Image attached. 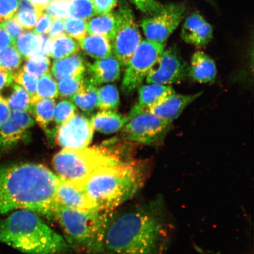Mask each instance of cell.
Returning <instances> with one entry per match:
<instances>
[{"instance_id":"35","label":"cell","mask_w":254,"mask_h":254,"mask_svg":"<svg viewBox=\"0 0 254 254\" xmlns=\"http://www.w3.org/2000/svg\"><path fill=\"white\" fill-rule=\"evenodd\" d=\"M22 57L14 45L6 48L0 52V66L11 71L20 67Z\"/></svg>"},{"instance_id":"2","label":"cell","mask_w":254,"mask_h":254,"mask_svg":"<svg viewBox=\"0 0 254 254\" xmlns=\"http://www.w3.org/2000/svg\"><path fill=\"white\" fill-rule=\"evenodd\" d=\"M58 179L42 164L18 163L0 167V217L25 209L53 218L59 205Z\"/></svg>"},{"instance_id":"10","label":"cell","mask_w":254,"mask_h":254,"mask_svg":"<svg viewBox=\"0 0 254 254\" xmlns=\"http://www.w3.org/2000/svg\"><path fill=\"white\" fill-rule=\"evenodd\" d=\"M185 5L170 3L164 5L163 10L143 19L141 26L146 40L165 44L183 20Z\"/></svg>"},{"instance_id":"11","label":"cell","mask_w":254,"mask_h":254,"mask_svg":"<svg viewBox=\"0 0 254 254\" xmlns=\"http://www.w3.org/2000/svg\"><path fill=\"white\" fill-rule=\"evenodd\" d=\"M189 65L174 47L164 50L145 78L147 83L171 85L182 83L189 76Z\"/></svg>"},{"instance_id":"17","label":"cell","mask_w":254,"mask_h":254,"mask_svg":"<svg viewBox=\"0 0 254 254\" xmlns=\"http://www.w3.org/2000/svg\"><path fill=\"white\" fill-rule=\"evenodd\" d=\"M201 94V92L188 95L174 93L164 98L149 111L160 118L173 122Z\"/></svg>"},{"instance_id":"45","label":"cell","mask_w":254,"mask_h":254,"mask_svg":"<svg viewBox=\"0 0 254 254\" xmlns=\"http://www.w3.org/2000/svg\"><path fill=\"white\" fill-rule=\"evenodd\" d=\"M13 72L0 66V94L13 82Z\"/></svg>"},{"instance_id":"7","label":"cell","mask_w":254,"mask_h":254,"mask_svg":"<svg viewBox=\"0 0 254 254\" xmlns=\"http://www.w3.org/2000/svg\"><path fill=\"white\" fill-rule=\"evenodd\" d=\"M164 49L165 44L142 40L126 66L122 85L125 94H131L141 85Z\"/></svg>"},{"instance_id":"43","label":"cell","mask_w":254,"mask_h":254,"mask_svg":"<svg viewBox=\"0 0 254 254\" xmlns=\"http://www.w3.org/2000/svg\"><path fill=\"white\" fill-rule=\"evenodd\" d=\"M96 14H103L112 12L116 7L118 0H91Z\"/></svg>"},{"instance_id":"26","label":"cell","mask_w":254,"mask_h":254,"mask_svg":"<svg viewBox=\"0 0 254 254\" xmlns=\"http://www.w3.org/2000/svg\"><path fill=\"white\" fill-rule=\"evenodd\" d=\"M55 109V100L46 98L32 103L30 113L33 114L41 128L47 131L54 119Z\"/></svg>"},{"instance_id":"19","label":"cell","mask_w":254,"mask_h":254,"mask_svg":"<svg viewBox=\"0 0 254 254\" xmlns=\"http://www.w3.org/2000/svg\"><path fill=\"white\" fill-rule=\"evenodd\" d=\"M215 63L210 57L201 51H197L192 56L189 66V76L199 83H209L217 76Z\"/></svg>"},{"instance_id":"30","label":"cell","mask_w":254,"mask_h":254,"mask_svg":"<svg viewBox=\"0 0 254 254\" xmlns=\"http://www.w3.org/2000/svg\"><path fill=\"white\" fill-rule=\"evenodd\" d=\"M86 83L85 74L64 78L59 80V95L63 97L72 96L83 90Z\"/></svg>"},{"instance_id":"31","label":"cell","mask_w":254,"mask_h":254,"mask_svg":"<svg viewBox=\"0 0 254 254\" xmlns=\"http://www.w3.org/2000/svg\"><path fill=\"white\" fill-rule=\"evenodd\" d=\"M59 95L58 85L52 74L47 72L41 76L37 82L36 101L46 98L53 99L58 97Z\"/></svg>"},{"instance_id":"50","label":"cell","mask_w":254,"mask_h":254,"mask_svg":"<svg viewBox=\"0 0 254 254\" xmlns=\"http://www.w3.org/2000/svg\"><path fill=\"white\" fill-rule=\"evenodd\" d=\"M205 1L211 2L212 1V0H205Z\"/></svg>"},{"instance_id":"22","label":"cell","mask_w":254,"mask_h":254,"mask_svg":"<svg viewBox=\"0 0 254 254\" xmlns=\"http://www.w3.org/2000/svg\"><path fill=\"white\" fill-rule=\"evenodd\" d=\"M128 117L110 111H101L94 114L91 122L94 129L110 134L122 129L128 122Z\"/></svg>"},{"instance_id":"41","label":"cell","mask_w":254,"mask_h":254,"mask_svg":"<svg viewBox=\"0 0 254 254\" xmlns=\"http://www.w3.org/2000/svg\"><path fill=\"white\" fill-rule=\"evenodd\" d=\"M18 4L19 0H0V22L13 18Z\"/></svg>"},{"instance_id":"21","label":"cell","mask_w":254,"mask_h":254,"mask_svg":"<svg viewBox=\"0 0 254 254\" xmlns=\"http://www.w3.org/2000/svg\"><path fill=\"white\" fill-rule=\"evenodd\" d=\"M119 18L116 11L103 14H95L87 21V33L100 35L110 41L115 36Z\"/></svg>"},{"instance_id":"42","label":"cell","mask_w":254,"mask_h":254,"mask_svg":"<svg viewBox=\"0 0 254 254\" xmlns=\"http://www.w3.org/2000/svg\"><path fill=\"white\" fill-rule=\"evenodd\" d=\"M0 27L3 28L11 37L14 42L24 33L25 30L17 23L14 18L0 22Z\"/></svg>"},{"instance_id":"28","label":"cell","mask_w":254,"mask_h":254,"mask_svg":"<svg viewBox=\"0 0 254 254\" xmlns=\"http://www.w3.org/2000/svg\"><path fill=\"white\" fill-rule=\"evenodd\" d=\"M86 81V85L83 90L72 95L71 101L84 112L91 113L98 108V88L87 78Z\"/></svg>"},{"instance_id":"27","label":"cell","mask_w":254,"mask_h":254,"mask_svg":"<svg viewBox=\"0 0 254 254\" xmlns=\"http://www.w3.org/2000/svg\"><path fill=\"white\" fill-rule=\"evenodd\" d=\"M9 87L10 93L7 96L0 95L5 100L9 110L11 111L30 113L31 100L27 92L18 84L12 83Z\"/></svg>"},{"instance_id":"4","label":"cell","mask_w":254,"mask_h":254,"mask_svg":"<svg viewBox=\"0 0 254 254\" xmlns=\"http://www.w3.org/2000/svg\"><path fill=\"white\" fill-rule=\"evenodd\" d=\"M0 243L26 254H64L71 250L38 214L25 209L0 217Z\"/></svg>"},{"instance_id":"12","label":"cell","mask_w":254,"mask_h":254,"mask_svg":"<svg viewBox=\"0 0 254 254\" xmlns=\"http://www.w3.org/2000/svg\"><path fill=\"white\" fill-rule=\"evenodd\" d=\"M94 128L91 121L77 114L57 129L56 141L64 149L80 150L86 148L93 138Z\"/></svg>"},{"instance_id":"15","label":"cell","mask_w":254,"mask_h":254,"mask_svg":"<svg viewBox=\"0 0 254 254\" xmlns=\"http://www.w3.org/2000/svg\"><path fill=\"white\" fill-rule=\"evenodd\" d=\"M181 36L187 43L203 47L211 41L213 30L210 24L201 15L195 12L186 19Z\"/></svg>"},{"instance_id":"24","label":"cell","mask_w":254,"mask_h":254,"mask_svg":"<svg viewBox=\"0 0 254 254\" xmlns=\"http://www.w3.org/2000/svg\"><path fill=\"white\" fill-rule=\"evenodd\" d=\"M42 36L33 31L24 32L15 41L14 45L23 58L28 59L39 55L42 46Z\"/></svg>"},{"instance_id":"14","label":"cell","mask_w":254,"mask_h":254,"mask_svg":"<svg viewBox=\"0 0 254 254\" xmlns=\"http://www.w3.org/2000/svg\"><path fill=\"white\" fill-rule=\"evenodd\" d=\"M56 198L59 204L65 207L79 211H98L82 185L60 177L57 186Z\"/></svg>"},{"instance_id":"46","label":"cell","mask_w":254,"mask_h":254,"mask_svg":"<svg viewBox=\"0 0 254 254\" xmlns=\"http://www.w3.org/2000/svg\"><path fill=\"white\" fill-rule=\"evenodd\" d=\"M64 34L65 31L64 20L61 19H53L49 33V36L51 39H55Z\"/></svg>"},{"instance_id":"16","label":"cell","mask_w":254,"mask_h":254,"mask_svg":"<svg viewBox=\"0 0 254 254\" xmlns=\"http://www.w3.org/2000/svg\"><path fill=\"white\" fill-rule=\"evenodd\" d=\"M138 101L129 113L128 119L139 113L150 111L164 98L176 93L171 85L147 83L138 88Z\"/></svg>"},{"instance_id":"3","label":"cell","mask_w":254,"mask_h":254,"mask_svg":"<svg viewBox=\"0 0 254 254\" xmlns=\"http://www.w3.org/2000/svg\"><path fill=\"white\" fill-rule=\"evenodd\" d=\"M148 174L145 162L128 158L95 171L82 185L98 211L112 212L142 189Z\"/></svg>"},{"instance_id":"36","label":"cell","mask_w":254,"mask_h":254,"mask_svg":"<svg viewBox=\"0 0 254 254\" xmlns=\"http://www.w3.org/2000/svg\"><path fill=\"white\" fill-rule=\"evenodd\" d=\"M65 34L78 41L83 39L87 33V21L68 17L64 20Z\"/></svg>"},{"instance_id":"40","label":"cell","mask_w":254,"mask_h":254,"mask_svg":"<svg viewBox=\"0 0 254 254\" xmlns=\"http://www.w3.org/2000/svg\"><path fill=\"white\" fill-rule=\"evenodd\" d=\"M140 10L148 16L156 14L163 10L164 5L158 0H129Z\"/></svg>"},{"instance_id":"34","label":"cell","mask_w":254,"mask_h":254,"mask_svg":"<svg viewBox=\"0 0 254 254\" xmlns=\"http://www.w3.org/2000/svg\"><path fill=\"white\" fill-rule=\"evenodd\" d=\"M13 80L16 83L21 85L29 94L31 104L36 101L38 77L29 74L23 69L13 74Z\"/></svg>"},{"instance_id":"5","label":"cell","mask_w":254,"mask_h":254,"mask_svg":"<svg viewBox=\"0 0 254 254\" xmlns=\"http://www.w3.org/2000/svg\"><path fill=\"white\" fill-rule=\"evenodd\" d=\"M112 212L76 210L59 204L53 218L58 222L71 249L101 254L105 230Z\"/></svg>"},{"instance_id":"18","label":"cell","mask_w":254,"mask_h":254,"mask_svg":"<svg viewBox=\"0 0 254 254\" xmlns=\"http://www.w3.org/2000/svg\"><path fill=\"white\" fill-rule=\"evenodd\" d=\"M120 64L116 57L111 55L98 59L93 64H88L87 80L95 85L118 80L120 77Z\"/></svg>"},{"instance_id":"38","label":"cell","mask_w":254,"mask_h":254,"mask_svg":"<svg viewBox=\"0 0 254 254\" xmlns=\"http://www.w3.org/2000/svg\"><path fill=\"white\" fill-rule=\"evenodd\" d=\"M42 13L34 9H21L16 12L13 18L25 30H31L36 26L37 21Z\"/></svg>"},{"instance_id":"39","label":"cell","mask_w":254,"mask_h":254,"mask_svg":"<svg viewBox=\"0 0 254 254\" xmlns=\"http://www.w3.org/2000/svg\"><path fill=\"white\" fill-rule=\"evenodd\" d=\"M71 0H52L45 11L53 19L64 20L68 17V10Z\"/></svg>"},{"instance_id":"20","label":"cell","mask_w":254,"mask_h":254,"mask_svg":"<svg viewBox=\"0 0 254 254\" xmlns=\"http://www.w3.org/2000/svg\"><path fill=\"white\" fill-rule=\"evenodd\" d=\"M88 63L81 54L75 53L53 63L52 73L57 80L64 78L85 74Z\"/></svg>"},{"instance_id":"25","label":"cell","mask_w":254,"mask_h":254,"mask_svg":"<svg viewBox=\"0 0 254 254\" xmlns=\"http://www.w3.org/2000/svg\"><path fill=\"white\" fill-rule=\"evenodd\" d=\"M79 44L67 34L51 39L50 55L56 60L66 58L79 52Z\"/></svg>"},{"instance_id":"47","label":"cell","mask_w":254,"mask_h":254,"mask_svg":"<svg viewBox=\"0 0 254 254\" xmlns=\"http://www.w3.org/2000/svg\"><path fill=\"white\" fill-rule=\"evenodd\" d=\"M12 44H14L13 40L7 32L0 27V52Z\"/></svg>"},{"instance_id":"32","label":"cell","mask_w":254,"mask_h":254,"mask_svg":"<svg viewBox=\"0 0 254 254\" xmlns=\"http://www.w3.org/2000/svg\"><path fill=\"white\" fill-rule=\"evenodd\" d=\"M95 14L91 0H71L68 10V17L87 21Z\"/></svg>"},{"instance_id":"13","label":"cell","mask_w":254,"mask_h":254,"mask_svg":"<svg viewBox=\"0 0 254 254\" xmlns=\"http://www.w3.org/2000/svg\"><path fill=\"white\" fill-rule=\"evenodd\" d=\"M34 125L30 113L12 111L8 119L0 125V152L11 150L24 141Z\"/></svg>"},{"instance_id":"9","label":"cell","mask_w":254,"mask_h":254,"mask_svg":"<svg viewBox=\"0 0 254 254\" xmlns=\"http://www.w3.org/2000/svg\"><path fill=\"white\" fill-rule=\"evenodd\" d=\"M173 122L160 118L150 111L136 114L124 126L122 135L126 140L152 145L163 140Z\"/></svg>"},{"instance_id":"8","label":"cell","mask_w":254,"mask_h":254,"mask_svg":"<svg viewBox=\"0 0 254 254\" xmlns=\"http://www.w3.org/2000/svg\"><path fill=\"white\" fill-rule=\"evenodd\" d=\"M119 18L115 36L111 41L112 55L121 66L126 67L130 59L142 41V37L134 13L129 6L121 4L116 11Z\"/></svg>"},{"instance_id":"29","label":"cell","mask_w":254,"mask_h":254,"mask_svg":"<svg viewBox=\"0 0 254 254\" xmlns=\"http://www.w3.org/2000/svg\"><path fill=\"white\" fill-rule=\"evenodd\" d=\"M118 90L114 85H107L98 88V109L101 111H115L119 107Z\"/></svg>"},{"instance_id":"49","label":"cell","mask_w":254,"mask_h":254,"mask_svg":"<svg viewBox=\"0 0 254 254\" xmlns=\"http://www.w3.org/2000/svg\"><path fill=\"white\" fill-rule=\"evenodd\" d=\"M28 1L37 9V10L42 13L45 11L52 0H28Z\"/></svg>"},{"instance_id":"33","label":"cell","mask_w":254,"mask_h":254,"mask_svg":"<svg viewBox=\"0 0 254 254\" xmlns=\"http://www.w3.org/2000/svg\"><path fill=\"white\" fill-rule=\"evenodd\" d=\"M27 60L22 68L25 72L39 77L49 71L50 66L49 57L36 55Z\"/></svg>"},{"instance_id":"44","label":"cell","mask_w":254,"mask_h":254,"mask_svg":"<svg viewBox=\"0 0 254 254\" xmlns=\"http://www.w3.org/2000/svg\"><path fill=\"white\" fill-rule=\"evenodd\" d=\"M53 20L50 15L43 12L40 16L33 31L40 36L49 34Z\"/></svg>"},{"instance_id":"6","label":"cell","mask_w":254,"mask_h":254,"mask_svg":"<svg viewBox=\"0 0 254 254\" xmlns=\"http://www.w3.org/2000/svg\"><path fill=\"white\" fill-rule=\"evenodd\" d=\"M113 143L80 150L63 148L53 158L57 176L82 185L95 171L129 158Z\"/></svg>"},{"instance_id":"23","label":"cell","mask_w":254,"mask_h":254,"mask_svg":"<svg viewBox=\"0 0 254 254\" xmlns=\"http://www.w3.org/2000/svg\"><path fill=\"white\" fill-rule=\"evenodd\" d=\"M78 43L79 47L92 58L98 60L112 55L111 41L100 35L87 34Z\"/></svg>"},{"instance_id":"1","label":"cell","mask_w":254,"mask_h":254,"mask_svg":"<svg viewBox=\"0 0 254 254\" xmlns=\"http://www.w3.org/2000/svg\"><path fill=\"white\" fill-rule=\"evenodd\" d=\"M173 224L164 199L111 212L101 254H164L170 244Z\"/></svg>"},{"instance_id":"48","label":"cell","mask_w":254,"mask_h":254,"mask_svg":"<svg viewBox=\"0 0 254 254\" xmlns=\"http://www.w3.org/2000/svg\"><path fill=\"white\" fill-rule=\"evenodd\" d=\"M11 111L5 100L0 95V125L8 119Z\"/></svg>"},{"instance_id":"37","label":"cell","mask_w":254,"mask_h":254,"mask_svg":"<svg viewBox=\"0 0 254 254\" xmlns=\"http://www.w3.org/2000/svg\"><path fill=\"white\" fill-rule=\"evenodd\" d=\"M76 111H77V107L70 101L67 100L60 101L57 105L54 113V119H55L57 128L72 118L76 114Z\"/></svg>"}]
</instances>
